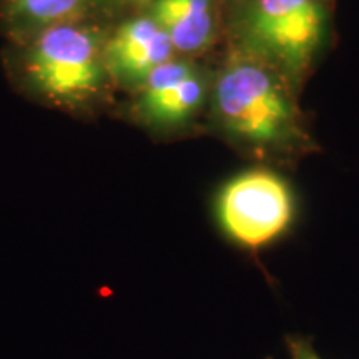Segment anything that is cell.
I'll list each match as a JSON object with an SVG mask.
<instances>
[{
	"mask_svg": "<svg viewBox=\"0 0 359 359\" xmlns=\"http://www.w3.org/2000/svg\"><path fill=\"white\" fill-rule=\"evenodd\" d=\"M286 346H288L291 359H321L320 354L314 351L311 341L306 338L288 336L286 338Z\"/></svg>",
	"mask_w": 359,
	"mask_h": 359,
	"instance_id": "9c48e42d",
	"label": "cell"
},
{
	"mask_svg": "<svg viewBox=\"0 0 359 359\" xmlns=\"http://www.w3.org/2000/svg\"><path fill=\"white\" fill-rule=\"evenodd\" d=\"M175 48L150 15L123 22L103 48L107 70L123 83L142 85L148 75L172 60Z\"/></svg>",
	"mask_w": 359,
	"mask_h": 359,
	"instance_id": "8992f818",
	"label": "cell"
},
{
	"mask_svg": "<svg viewBox=\"0 0 359 359\" xmlns=\"http://www.w3.org/2000/svg\"><path fill=\"white\" fill-rule=\"evenodd\" d=\"M150 17L168 35L175 52L196 55L213 42L218 27L217 0H154Z\"/></svg>",
	"mask_w": 359,
	"mask_h": 359,
	"instance_id": "52a82bcc",
	"label": "cell"
},
{
	"mask_svg": "<svg viewBox=\"0 0 359 359\" xmlns=\"http://www.w3.org/2000/svg\"><path fill=\"white\" fill-rule=\"evenodd\" d=\"M268 62V60H266ZM264 57L240 53L219 75L215 109L226 132L257 148H280L299 135L293 98Z\"/></svg>",
	"mask_w": 359,
	"mask_h": 359,
	"instance_id": "6da1fadb",
	"label": "cell"
},
{
	"mask_svg": "<svg viewBox=\"0 0 359 359\" xmlns=\"http://www.w3.org/2000/svg\"><path fill=\"white\" fill-rule=\"evenodd\" d=\"M245 22L259 55L298 74L326 34V0H246Z\"/></svg>",
	"mask_w": 359,
	"mask_h": 359,
	"instance_id": "277c9868",
	"label": "cell"
},
{
	"mask_svg": "<svg viewBox=\"0 0 359 359\" xmlns=\"http://www.w3.org/2000/svg\"><path fill=\"white\" fill-rule=\"evenodd\" d=\"M125 2H130V4H147V2H154V0H125Z\"/></svg>",
	"mask_w": 359,
	"mask_h": 359,
	"instance_id": "30bf717a",
	"label": "cell"
},
{
	"mask_svg": "<svg viewBox=\"0 0 359 359\" xmlns=\"http://www.w3.org/2000/svg\"><path fill=\"white\" fill-rule=\"evenodd\" d=\"M294 213L290 185L269 170L236 175L215 201L218 226L245 250H259L280 240L293 224Z\"/></svg>",
	"mask_w": 359,
	"mask_h": 359,
	"instance_id": "7a4b0ae2",
	"label": "cell"
},
{
	"mask_svg": "<svg viewBox=\"0 0 359 359\" xmlns=\"http://www.w3.org/2000/svg\"><path fill=\"white\" fill-rule=\"evenodd\" d=\"M205 93L200 70L185 60L172 58L142 83L138 110L147 122L156 127H178L198 111Z\"/></svg>",
	"mask_w": 359,
	"mask_h": 359,
	"instance_id": "5b68a950",
	"label": "cell"
},
{
	"mask_svg": "<svg viewBox=\"0 0 359 359\" xmlns=\"http://www.w3.org/2000/svg\"><path fill=\"white\" fill-rule=\"evenodd\" d=\"M103 67L98 35L72 22L43 29L27 57V72L35 87L65 105L88 100L97 92Z\"/></svg>",
	"mask_w": 359,
	"mask_h": 359,
	"instance_id": "3957f363",
	"label": "cell"
},
{
	"mask_svg": "<svg viewBox=\"0 0 359 359\" xmlns=\"http://www.w3.org/2000/svg\"><path fill=\"white\" fill-rule=\"evenodd\" d=\"M83 4L85 0H11L13 12L22 20L43 29L77 19Z\"/></svg>",
	"mask_w": 359,
	"mask_h": 359,
	"instance_id": "ba28073f",
	"label": "cell"
}]
</instances>
